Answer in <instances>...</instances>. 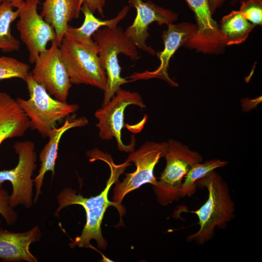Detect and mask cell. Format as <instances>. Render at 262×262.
I'll return each mask as SVG.
<instances>
[{
    "instance_id": "cell-1",
    "label": "cell",
    "mask_w": 262,
    "mask_h": 262,
    "mask_svg": "<svg viewBox=\"0 0 262 262\" xmlns=\"http://www.w3.org/2000/svg\"><path fill=\"white\" fill-rule=\"evenodd\" d=\"M197 186L207 189L208 198L198 209L189 211L197 216L199 229L186 240L203 245L214 237L216 228L225 229L234 218L235 203L228 184L214 170L199 180Z\"/></svg>"
},
{
    "instance_id": "cell-2",
    "label": "cell",
    "mask_w": 262,
    "mask_h": 262,
    "mask_svg": "<svg viewBox=\"0 0 262 262\" xmlns=\"http://www.w3.org/2000/svg\"><path fill=\"white\" fill-rule=\"evenodd\" d=\"M92 38L98 46V57L107 77L103 107L110 101L121 85L129 82L121 76L118 55L122 53L135 61L138 59L139 54L137 46L120 27H104L95 32Z\"/></svg>"
},
{
    "instance_id": "cell-3",
    "label": "cell",
    "mask_w": 262,
    "mask_h": 262,
    "mask_svg": "<svg viewBox=\"0 0 262 262\" xmlns=\"http://www.w3.org/2000/svg\"><path fill=\"white\" fill-rule=\"evenodd\" d=\"M25 82L29 98H17L16 101L30 122V128L37 131L43 137H48L57 123L75 114L77 103L68 104L53 98L46 90L33 79L30 72Z\"/></svg>"
},
{
    "instance_id": "cell-4",
    "label": "cell",
    "mask_w": 262,
    "mask_h": 262,
    "mask_svg": "<svg viewBox=\"0 0 262 262\" xmlns=\"http://www.w3.org/2000/svg\"><path fill=\"white\" fill-rule=\"evenodd\" d=\"M164 156L165 167L159 180L153 185L158 203L167 206L180 198V191L182 180L190 168L201 163L203 157L196 151L192 150L186 145L170 139Z\"/></svg>"
},
{
    "instance_id": "cell-5",
    "label": "cell",
    "mask_w": 262,
    "mask_h": 262,
    "mask_svg": "<svg viewBox=\"0 0 262 262\" xmlns=\"http://www.w3.org/2000/svg\"><path fill=\"white\" fill-rule=\"evenodd\" d=\"M71 84H84L104 92L107 77L98 57V46H87L64 37L59 47Z\"/></svg>"
},
{
    "instance_id": "cell-6",
    "label": "cell",
    "mask_w": 262,
    "mask_h": 262,
    "mask_svg": "<svg viewBox=\"0 0 262 262\" xmlns=\"http://www.w3.org/2000/svg\"><path fill=\"white\" fill-rule=\"evenodd\" d=\"M167 142L160 143L147 141L136 151L131 152L126 162H133L136 169L126 174L122 182L116 183L114 189L113 202L121 212V203L125 196L146 183L156 184L157 180L153 171L160 158L164 157L167 150Z\"/></svg>"
},
{
    "instance_id": "cell-7",
    "label": "cell",
    "mask_w": 262,
    "mask_h": 262,
    "mask_svg": "<svg viewBox=\"0 0 262 262\" xmlns=\"http://www.w3.org/2000/svg\"><path fill=\"white\" fill-rule=\"evenodd\" d=\"M18 11L16 28L29 52V61L34 64L47 49L49 42L56 41L54 28L37 12L39 0H8Z\"/></svg>"
},
{
    "instance_id": "cell-8",
    "label": "cell",
    "mask_w": 262,
    "mask_h": 262,
    "mask_svg": "<svg viewBox=\"0 0 262 262\" xmlns=\"http://www.w3.org/2000/svg\"><path fill=\"white\" fill-rule=\"evenodd\" d=\"M13 147L18 156L17 164L12 169L0 170V186L6 181L11 183L13 189L9 200L12 207L21 204L29 208L33 203L32 176L36 167L35 145L29 140L17 141Z\"/></svg>"
},
{
    "instance_id": "cell-9",
    "label": "cell",
    "mask_w": 262,
    "mask_h": 262,
    "mask_svg": "<svg viewBox=\"0 0 262 262\" xmlns=\"http://www.w3.org/2000/svg\"><path fill=\"white\" fill-rule=\"evenodd\" d=\"M130 105H135L142 108L146 107L138 93L120 88L110 101L95 113V116L98 120L96 126L100 139L110 140L115 138L119 150L126 152L134 151L135 146L134 143L126 145L121 140L124 112L126 108Z\"/></svg>"
},
{
    "instance_id": "cell-10",
    "label": "cell",
    "mask_w": 262,
    "mask_h": 262,
    "mask_svg": "<svg viewBox=\"0 0 262 262\" xmlns=\"http://www.w3.org/2000/svg\"><path fill=\"white\" fill-rule=\"evenodd\" d=\"M34 64L31 73L34 81L55 98L66 102L72 84L57 42H51L50 47L42 52Z\"/></svg>"
},
{
    "instance_id": "cell-11",
    "label": "cell",
    "mask_w": 262,
    "mask_h": 262,
    "mask_svg": "<svg viewBox=\"0 0 262 262\" xmlns=\"http://www.w3.org/2000/svg\"><path fill=\"white\" fill-rule=\"evenodd\" d=\"M131 7L136 8L137 15L131 25L124 31L126 36L140 49L154 55L157 53L146 44L149 35V25L156 22L159 25L173 23L178 18L177 13L149 1L145 2L142 0H129Z\"/></svg>"
},
{
    "instance_id": "cell-12",
    "label": "cell",
    "mask_w": 262,
    "mask_h": 262,
    "mask_svg": "<svg viewBox=\"0 0 262 262\" xmlns=\"http://www.w3.org/2000/svg\"><path fill=\"white\" fill-rule=\"evenodd\" d=\"M197 22L195 35L183 46L204 53H218L226 47L219 25L213 18L208 0H184Z\"/></svg>"
},
{
    "instance_id": "cell-13",
    "label": "cell",
    "mask_w": 262,
    "mask_h": 262,
    "mask_svg": "<svg viewBox=\"0 0 262 262\" xmlns=\"http://www.w3.org/2000/svg\"><path fill=\"white\" fill-rule=\"evenodd\" d=\"M196 31V26L189 22L168 25L167 30L164 31L162 35L164 49L157 54L160 60L159 66L153 71L135 72L127 78L132 81L158 78L164 80L172 86H177V83L169 77L167 71L169 62L179 48L192 37Z\"/></svg>"
},
{
    "instance_id": "cell-14",
    "label": "cell",
    "mask_w": 262,
    "mask_h": 262,
    "mask_svg": "<svg viewBox=\"0 0 262 262\" xmlns=\"http://www.w3.org/2000/svg\"><path fill=\"white\" fill-rule=\"evenodd\" d=\"M88 124V121L85 117H77V115L74 114L67 117L61 126L51 130L48 137V142L39 153L40 168L38 175L33 179L36 188L34 203L37 201L39 196L42 194L41 188L46 173L51 171L52 175H54L58 146L63 135L71 128L84 127Z\"/></svg>"
},
{
    "instance_id": "cell-15",
    "label": "cell",
    "mask_w": 262,
    "mask_h": 262,
    "mask_svg": "<svg viewBox=\"0 0 262 262\" xmlns=\"http://www.w3.org/2000/svg\"><path fill=\"white\" fill-rule=\"evenodd\" d=\"M40 237L38 226L24 232L9 231L0 227V259L7 262H37L30 251V246Z\"/></svg>"
},
{
    "instance_id": "cell-16",
    "label": "cell",
    "mask_w": 262,
    "mask_h": 262,
    "mask_svg": "<svg viewBox=\"0 0 262 262\" xmlns=\"http://www.w3.org/2000/svg\"><path fill=\"white\" fill-rule=\"evenodd\" d=\"M110 166L111 168L110 177L107 182L104 189L98 195L89 198L84 197L80 194H76L75 190L66 187L57 196L58 207L55 213L57 216L59 213L64 208L72 205H79L84 209L92 207H97L102 205H108L117 207L116 204L108 199V193L111 187L117 182L118 178L125 169L129 165V163L125 162L121 165H115L111 159L106 158H101Z\"/></svg>"
},
{
    "instance_id": "cell-17",
    "label": "cell",
    "mask_w": 262,
    "mask_h": 262,
    "mask_svg": "<svg viewBox=\"0 0 262 262\" xmlns=\"http://www.w3.org/2000/svg\"><path fill=\"white\" fill-rule=\"evenodd\" d=\"M29 128V120L16 99L0 92V145L7 139L22 136Z\"/></svg>"
},
{
    "instance_id": "cell-18",
    "label": "cell",
    "mask_w": 262,
    "mask_h": 262,
    "mask_svg": "<svg viewBox=\"0 0 262 262\" xmlns=\"http://www.w3.org/2000/svg\"><path fill=\"white\" fill-rule=\"evenodd\" d=\"M80 12L79 0H45L43 2L41 15L54 28L59 47L68 23L78 18Z\"/></svg>"
},
{
    "instance_id": "cell-19",
    "label": "cell",
    "mask_w": 262,
    "mask_h": 262,
    "mask_svg": "<svg viewBox=\"0 0 262 262\" xmlns=\"http://www.w3.org/2000/svg\"><path fill=\"white\" fill-rule=\"evenodd\" d=\"M129 10V7L125 6L115 17L102 20L96 17L84 2L81 8L84 16L83 23L79 28L68 25L64 37L82 45H94L96 43L92 39L93 34L102 27H117L118 23L127 16Z\"/></svg>"
},
{
    "instance_id": "cell-20",
    "label": "cell",
    "mask_w": 262,
    "mask_h": 262,
    "mask_svg": "<svg viewBox=\"0 0 262 262\" xmlns=\"http://www.w3.org/2000/svg\"><path fill=\"white\" fill-rule=\"evenodd\" d=\"M255 26L240 11L234 10L223 17L219 28L227 46L244 42Z\"/></svg>"
},
{
    "instance_id": "cell-21",
    "label": "cell",
    "mask_w": 262,
    "mask_h": 262,
    "mask_svg": "<svg viewBox=\"0 0 262 262\" xmlns=\"http://www.w3.org/2000/svg\"><path fill=\"white\" fill-rule=\"evenodd\" d=\"M12 3L3 0L0 3V50L5 52L17 51L20 42L11 33V25L17 17L18 11L13 10Z\"/></svg>"
},
{
    "instance_id": "cell-22",
    "label": "cell",
    "mask_w": 262,
    "mask_h": 262,
    "mask_svg": "<svg viewBox=\"0 0 262 262\" xmlns=\"http://www.w3.org/2000/svg\"><path fill=\"white\" fill-rule=\"evenodd\" d=\"M228 164L227 161L219 159H213L203 163L194 164L184 177L180 191V198L191 196L196 192L197 181L215 169L224 167Z\"/></svg>"
},
{
    "instance_id": "cell-23",
    "label": "cell",
    "mask_w": 262,
    "mask_h": 262,
    "mask_svg": "<svg viewBox=\"0 0 262 262\" xmlns=\"http://www.w3.org/2000/svg\"><path fill=\"white\" fill-rule=\"evenodd\" d=\"M30 66L13 57L0 56V80L19 78L25 81Z\"/></svg>"
},
{
    "instance_id": "cell-24",
    "label": "cell",
    "mask_w": 262,
    "mask_h": 262,
    "mask_svg": "<svg viewBox=\"0 0 262 262\" xmlns=\"http://www.w3.org/2000/svg\"><path fill=\"white\" fill-rule=\"evenodd\" d=\"M244 17L255 25L262 23V0H242L239 10Z\"/></svg>"
},
{
    "instance_id": "cell-25",
    "label": "cell",
    "mask_w": 262,
    "mask_h": 262,
    "mask_svg": "<svg viewBox=\"0 0 262 262\" xmlns=\"http://www.w3.org/2000/svg\"><path fill=\"white\" fill-rule=\"evenodd\" d=\"M9 195L2 186H0V214L9 226L14 225L17 220V213L9 204Z\"/></svg>"
},
{
    "instance_id": "cell-26",
    "label": "cell",
    "mask_w": 262,
    "mask_h": 262,
    "mask_svg": "<svg viewBox=\"0 0 262 262\" xmlns=\"http://www.w3.org/2000/svg\"><path fill=\"white\" fill-rule=\"evenodd\" d=\"M86 3L91 12L94 13L98 12L101 16H103V7L105 0H79V7L81 8L83 3Z\"/></svg>"
},
{
    "instance_id": "cell-27",
    "label": "cell",
    "mask_w": 262,
    "mask_h": 262,
    "mask_svg": "<svg viewBox=\"0 0 262 262\" xmlns=\"http://www.w3.org/2000/svg\"><path fill=\"white\" fill-rule=\"evenodd\" d=\"M226 0H208L210 9L213 14L216 9L221 7Z\"/></svg>"
},
{
    "instance_id": "cell-28",
    "label": "cell",
    "mask_w": 262,
    "mask_h": 262,
    "mask_svg": "<svg viewBox=\"0 0 262 262\" xmlns=\"http://www.w3.org/2000/svg\"><path fill=\"white\" fill-rule=\"evenodd\" d=\"M239 0H231V3L232 4H235Z\"/></svg>"
},
{
    "instance_id": "cell-29",
    "label": "cell",
    "mask_w": 262,
    "mask_h": 262,
    "mask_svg": "<svg viewBox=\"0 0 262 262\" xmlns=\"http://www.w3.org/2000/svg\"><path fill=\"white\" fill-rule=\"evenodd\" d=\"M3 0H0V3L2 2Z\"/></svg>"
}]
</instances>
